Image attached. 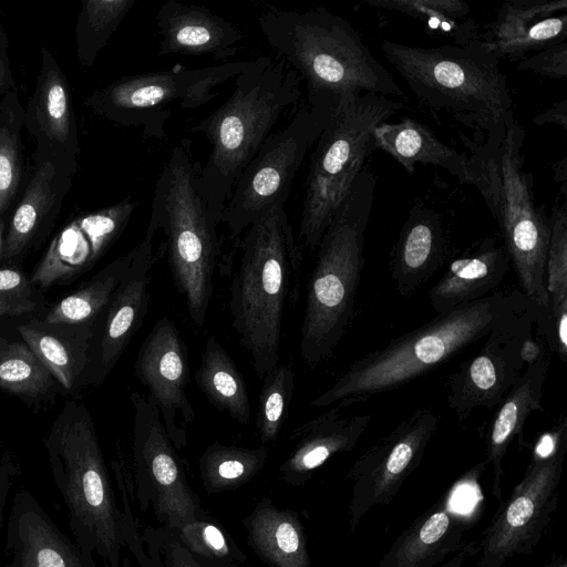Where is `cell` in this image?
I'll return each mask as SVG.
<instances>
[{"mask_svg": "<svg viewBox=\"0 0 567 567\" xmlns=\"http://www.w3.org/2000/svg\"><path fill=\"white\" fill-rule=\"evenodd\" d=\"M550 363V351L545 349L539 358L526 365L524 372L507 391L487 430L489 458L498 466L511 441L520 436L528 416L543 411L542 396Z\"/></svg>", "mask_w": 567, "mask_h": 567, "instance_id": "4316f807", "label": "cell"}, {"mask_svg": "<svg viewBox=\"0 0 567 567\" xmlns=\"http://www.w3.org/2000/svg\"><path fill=\"white\" fill-rule=\"evenodd\" d=\"M245 525L250 545L270 566H309L303 532L293 513L259 504Z\"/></svg>", "mask_w": 567, "mask_h": 567, "instance_id": "83f0119b", "label": "cell"}, {"mask_svg": "<svg viewBox=\"0 0 567 567\" xmlns=\"http://www.w3.org/2000/svg\"><path fill=\"white\" fill-rule=\"evenodd\" d=\"M404 104L374 93L355 96L329 117L315 144L305 183L297 243L316 250L336 210L375 150L373 131Z\"/></svg>", "mask_w": 567, "mask_h": 567, "instance_id": "9c48e42d", "label": "cell"}, {"mask_svg": "<svg viewBox=\"0 0 567 567\" xmlns=\"http://www.w3.org/2000/svg\"><path fill=\"white\" fill-rule=\"evenodd\" d=\"M134 408L133 470L141 506L153 504L164 527L179 529L198 516V501L186 483L159 411L147 394L131 395Z\"/></svg>", "mask_w": 567, "mask_h": 567, "instance_id": "4fadbf2b", "label": "cell"}, {"mask_svg": "<svg viewBox=\"0 0 567 567\" xmlns=\"http://www.w3.org/2000/svg\"><path fill=\"white\" fill-rule=\"evenodd\" d=\"M73 173L53 162L33 164L8 213L2 258H17L52 228L72 186Z\"/></svg>", "mask_w": 567, "mask_h": 567, "instance_id": "44dd1931", "label": "cell"}, {"mask_svg": "<svg viewBox=\"0 0 567 567\" xmlns=\"http://www.w3.org/2000/svg\"><path fill=\"white\" fill-rule=\"evenodd\" d=\"M248 61H228L200 69L169 70L121 76L85 97L97 116L120 126L141 127L144 140L166 137L173 104L194 110L216 97L215 89L235 79Z\"/></svg>", "mask_w": 567, "mask_h": 567, "instance_id": "30bf717a", "label": "cell"}, {"mask_svg": "<svg viewBox=\"0 0 567 567\" xmlns=\"http://www.w3.org/2000/svg\"><path fill=\"white\" fill-rule=\"evenodd\" d=\"M262 380L256 427L266 444L275 441L282 427L293 393L295 372L290 364H278Z\"/></svg>", "mask_w": 567, "mask_h": 567, "instance_id": "8d00e7d4", "label": "cell"}, {"mask_svg": "<svg viewBox=\"0 0 567 567\" xmlns=\"http://www.w3.org/2000/svg\"><path fill=\"white\" fill-rule=\"evenodd\" d=\"M154 236L145 234L135 247L132 262L107 305L99 343L100 371L105 375L114 367L147 313L152 270L165 244L154 251Z\"/></svg>", "mask_w": 567, "mask_h": 567, "instance_id": "603a6c76", "label": "cell"}, {"mask_svg": "<svg viewBox=\"0 0 567 567\" xmlns=\"http://www.w3.org/2000/svg\"><path fill=\"white\" fill-rule=\"evenodd\" d=\"M155 21L161 37L159 56L209 55L224 63L243 49L241 30L203 6L168 0L158 9Z\"/></svg>", "mask_w": 567, "mask_h": 567, "instance_id": "7402d4cb", "label": "cell"}, {"mask_svg": "<svg viewBox=\"0 0 567 567\" xmlns=\"http://www.w3.org/2000/svg\"><path fill=\"white\" fill-rule=\"evenodd\" d=\"M29 281L14 268L0 269V316H20L34 309Z\"/></svg>", "mask_w": 567, "mask_h": 567, "instance_id": "60d3db41", "label": "cell"}, {"mask_svg": "<svg viewBox=\"0 0 567 567\" xmlns=\"http://www.w3.org/2000/svg\"><path fill=\"white\" fill-rule=\"evenodd\" d=\"M9 42L0 24V96L17 90L9 58Z\"/></svg>", "mask_w": 567, "mask_h": 567, "instance_id": "ee69618b", "label": "cell"}, {"mask_svg": "<svg viewBox=\"0 0 567 567\" xmlns=\"http://www.w3.org/2000/svg\"><path fill=\"white\" fill-rule=\"evenodd\" d=\"M535 509L534 498L530 494H524L515 498L507 508L506 524L509 528L524 526L532 517Z\"/></svg>", "mask_w": 567, "mask_h": 567, "instance_id": "7bdbcfd3", "label": "cell"}, {"mask_svg": "<svg viewBox=\"0 0 567 567\" xmlns=\"http://www.w3.org/2000/svg\"><path fill=\"white\" fill-rule=\"evenodd\" d=\"M136 0H82L75 24L76 58L91 68Z\"/></svg>", "mask_w": 567, "mask_h": 567, "instance_id": "836d02e7", "label": "cell"}, {"mask_svg": "<svg viewBox=\"0 0 567 567\" xmlns=\"http://www.w3.org/2000/svg\"><path fill=\"white\" fill-rule=\"evenodd\" d=\"M24 127L35 142L32 163L53 162L75 174L79 130L70 83L53 52L41 48L35 86L24 109Z\"/></svg>", "mask_w": 567, "mask_h": 567, "instance_id": "e0dca14e", "label": "cell"}, {"mask_svg": "<svg viewBox=\"0 0 567 567\" xmlns=\"http://www.w3.org/2000/svg\"><path fill=\"white\" fill-rule=\"evenodd\" d=\"M181 542L196 557L227 564L245 560V555L213 523L198 518L176 530Z\"/></svg>", "mask_w": 567, "mask_h": 567, "instance_id": "f35d334b", "label": "cell"}, {"mask_svg": "<svg viewBox=\"0 0 567 567\" xmlns=\"http://www.w3.org/2000/svg\"><path fill=\"white\" fill-rule=\"evenodd\" d=\"M525 130L513 123L497 158L498 203L495 213L503 246L518 279L522 293L548 322L545 265L550 237L549 217L536 205L533 175L522 155Z\"/></svg>", "mask_w": 567, "mask_h": 567, "instance_id": "8fae6325", "label": "cell"}, {"mask_svg": "<svg viewBox=\"0 0 567 567\" xmlns=\"http://www.w3.org/2000/svg\"><path fill=\"white\" fill-rule=\"evenodd\" d=\"M229 97L197 122L192 133L212 146L198 169V190L218 226L233 188L280 117L301 100V80L276 56L249 60Z\"/></svg>", "mask_w": 567, "mask_h": 567, "instance_id": "277c9868", "label": "cell"}, {"mask_svg": "<svg viewBox=\"0 0 567 567\" xmlns=\"http://www.w3.org/2000/svg\"><path fill=\"white\" fill-rule=\"evenodd\" d=\"M3 567H97L30 492L16 493L6 530Z\"/></svg>", "mask_w": 567, "mask_h": 567, "instance_id": "ffe728a7", "label": "cell"}, {"mask_svg": "<svg viewBox=\"0 0 567 567\" xmlns=\"http://www.w3.org/2000/svg\"><path fill=\"white\" fill-rule=\"evenodd\" d=\"M138 567H203L196 556L181 542L175 529H145L127 548ZM122 567H133L127 558Z\"/></svg>", "mask_w": 567, "mask_h": 567, "instance_id": "74e56055", "label": "cell"}, {"mask_svg": "<svg viewBox=\"0 0 567 567\" xmlns=\"http://www.w3.org/2000/svg\"><path fill=\"white\" fill-rule=\"evenodd\" d=\"M331 114L302 104L284 128L267 137L236 182L223 212L220 224L231 240L272 207L285 206L306 155Z\"/></svg>", "mask_w": 567, "mask_h": 567, "instance_id": "7c38bea8", "label": "cell"}, {"mask_svg": "<svg viewBox=\"0 0 567 567\" xmlns=\"http://www.w3.org/2000/svg\"><path fill=\"white\" fill-rule=\"evenodd\" d=\"M7 215L0 216V258H2L3 244L6 238Z\"/></svg>", "mask_w": 567, "mask_h": 567, "instance_id": "681fc988", "label": "cell"}, {"mask_svg": "<svg viewBox=\"0 0 567 567\" xmlns=\"http://www.w3.org/2000/svg\"><path fill=\"white\" fill-rule=\"evenodd\" d=\"M555 179L561 182V192L566 194V177H567V157L565 156L560 162L557 163V167L554 168Z\"/></svg>", "mask_w": 567, "mask_h": 567, "instance_id": "c3c4849f", "label": "cell"}, {"mask_svg": "<svg viewBox=\"0 0 567 567\" xmlns=\"http://www.w3.org/2000/svg\"><path fill=\"white\" fill-rule=\"evenodd\" d=\"M344 408L337 403L292 432L297 444L280 466L284 480L298 484L334 453L355 445L370 424L371 414L346 415Z\"/></svg>", "mask_w": 567, "mask_h": 567, "instance_id": "484cf974", "label": "cell"}, {"mask_svg": "<svg viewBox=\"0 0 567 567\" xmlns=\"http://www.w3.org/2000/svg\"><path fill=\"white\" fill-rule=\"evenodd\" d=\"M14 472V468L9 464L2 465L0 467V533L4 524V509L7 506Z\"/></svg>", "mask_w": 567, "mask_h": 567, "instance_id": "7dc6e473", "label": "cell"}, {"mask_svg": "<svg viewBox=\"0 0 567 567\" xmlns=\"http://www.w3.org/2000/svg\"><path fill=\"white\" fill-rule=\"evenodd\" d=\"M533 305L520 290L495 291L458 306L392 339L354 361L309 404L326 408L361 402L400 388L483 340L493 329Z\"/></svg>", "mask_w": 567, "mask_h": 567, "instance_id": "3957f363", "label": "cell"}, {"mask_svg": "<svg viewBox=\"0 0 567 567\" xmlns=\"http://www.w3.org/2000/svg\"><path fill=\"white\" fill-rule=\"evenodd\" d=\"M134 370L155 402L173 445L185 447V425L195 420V411L186 393L188 354L179 330L168 317L158 319L143 340Z\"/></svg>", "mask_w": 567, "mask_h": 567, "instance_id": "9a60e30c", "label": "cell"}, {"mask_svg": "<svg viewBox=\"0 0 567 567\" xmlns=\"http://www.w3.org/2000/svg\"><path fill=\"white\" fill-rule=\"evenodd\" d=\"M374 190L365 164L317 247L300 331V354L311 370L332 357L355 316Z\"/></svg>", "mask_w": 567, "mask_h": 567, "instance_id": "8992f818", "label": "cell"}, {"mask_svg": "<svg viewBox=\"0 0 567 567\" xmlns=\"http://www.w3.org/2000/svg\"><path fill=\"white\" fill-rule=\"evenodd\" d=\"M194 380L206 399L234 421H250L246 382L237 365L219 341L210 336L205 342Z\"/></svg>", "mask_w": 567, "mask_h": 567, "instance_id": "f546056e", "label": "cell"}, {"mask_svg": "<svg viewBox=\"0 0 567 567\" xmlns=\"http://www.w3.org/2000/svg\"><path fill=\"white\" fill-rule=\"evenodd\" d=\"M381 50L425 111L472 131L471 155L497 176L501 146L516 122L499 60L478 41L429 48L384 41Z\"/></svg>", "mask_w": 567, "mask_h": 567, "instance_id": "6da1fadb", "label": "cell"}, {"mask_svg": "<svg viewBox=\"0 0 567 567\" xmlns=\"http://www.w3.org/2000/svg\"><path fill=\"white\" fill-rule=\"evenodd\" d=\"M52 374L32 350L21 342L0 341V388L16 394H44Z\"/></svg>", "mask_w": 567, "mask_h": 567, "instance_id": "d590c367", "label": "cell"}, {"mask_svg": "<svg viewBox=\"0 0 567 567\" xmlns=\"http://www.w3.org/2000/svg\"><path fill=\"white\" fill-rule=\"evenodd\" d=\"M375 150L392 156L413 174L416 164L446 169L461 183L475 186L492 215L498 203V174L492 176L473 155L462 153L442 142L426 125L402 116L399 122H382L373 131Z\"/></svg>", "mask_w": 567, "mask_h": 567, "instance_id": "ac0fdd59", "label": "cell"}, {"mask_svg": "<svg viewBox=\"0 0 567 567\" xmlns=\"http://www.w3.org/2000/svg\"><path fill=\"white\" fill-rule=\"evenodd\" d=\"M536 125L555 124L567 131V99L553 104L544 112L537 114L534 120Z\"/></svg>", "mask_w": 567, "mask_h": 567, "instance_id": "bcb514c9", "label": "cell"}, {"mask_svg": "<svg viewBox=\"0 0 567 567\" xmlns=\"http://www.w3.org/2000/svg\"><path fill=\"white\" fill-rule=\"evenodd\" d=\"M45 446L53 481L68 511L75 543L104 567H121V555L140 535L126 491L116 504L92 419L84 406L69 404Z\"/></svg>", "mask_w": 567, "mask_h": 567, "instance_id": "5b68a950", "label": "cell"}, {"mask_svg": "<svg viewBox=\"0 0 567 567\" xmlns=\"http://www.w3.org/2000/svg\"><path fill=\"white\" fill-rule=\"evenodd\" d=\"M447 251L441 216L415 205L408 215L391 251V281L402 298L412 297L443 265Z\"/></svg>", "mask_w": 567, "mask_h": 567, "instance_id": "cb8c5ba5", "label": "cell"}, {"mask_svg": "<svg viewBox=\"0 0 567 567\" xmlns=\"http://www.w3.org/2000/svg\"><path fill=\"white\" fill-rule=\"evenodd\" d=\"M365 3L412 17L424 24L427 34L450 39V43L465 45L478 41V27L464 0H368Z\"/></svg>", "mask_w": 567, "mask_h": 567, "instance_id": "4dcf8cb0", "label": "cell"}, {"mask_svg": "<svg viewBox=\"0 0 567 567\" xmlns=\"http://www.w3.org/2000/svg\"><path fill=\"white\" fill-rule=\"evenodd\" d=\"M243 235L240 259L230 284L229 312L254 371L264 379L279 364L285 301L303 251L284 205L272 207Z\"/></svg>", "mask_w": 567, "mask_h": 567, "instance_id": "52a82bcc", "label": "cell"}, {"mask_svg": "<svg viewBox=\"0 0 567 567\" xmlns=\"http://www.w3.org/2000/svg\"><path fill=\"white\" fill-rule=\"evenodd\" d=\"M517 69L554 80H566L567 41L528 55L517 63Z\"/></svg>", "mask_w": 567, "mask_h": 567, "instance_id": "b9f144b4", "label": "cell"}, {"mask_svg": "<svg viewBox=\"0 0 567 567\" xmlns=\"http://www.w3.org/2000/svg\"><path fill=\"white\" fill-rule=\"evenodd\" d=\"M134 249L110 264L86 287L63 298L49 312V323L78 324L93 320L110 303L114 291L126 274Z\"/></svg>", "mask_w": 567, "mask_h": 567, "instance_id": "d6a6232c", "label": "cell"}, {"mask_svg": "<svg viewBox=\"0 0 567 567\" xmlns=\"http://www.w3.org/2000/svg\"><path fill=\"white\" fill-rule=\"evenodd\" d=\"M268 45L306 84L307 104L333 113L365 93L404 97L393 75L343 17L323 8L269 7L258 18Z\"/></svg>", "mask_w": 567, "mask_h": 567, "instance_id": "7a4b0ae2", "label": "cell"}, {"mask_svg": "<svg viewBox=\"0 0 567 567\" xmlns=\"http://www.w3.org/2000/svg\"><path fill=\"white\" fill-rule=\"evenodd\" d=\"M136 208L131 196L72 216L51 238L31 284L41 289L70 280L92 268L120 237Z\"/></svg>", "mask_w": 567, "mask_h": 567, "instance_id": "2e32d148", "label": "cell"}, {"mask_svg": "<svg viewBox=\"0 0 567 567\" xmlns=\"http://www.w3.org/2000/svg\"><path fill=\"white\" fill-rule=\"evenodd\" d=\"M199 164L183 138L169 154L155 183L146 234L162 229L165 251L192 322L203 326L209 309L214 272L220 255L218 225L198 190Z\"/></svg>", "mask_w": 567, "mask_h": 567, "instance_id": "ba28073f", "label": "cell"}, {"mask_svg": "<svg viewBox=\"0 0 567 567\" xmlns=\"http://www.w3.org/2000/svg\"><path fill=\"white\" fill-rule=\"evenodd\" d=\"M550 237L545 265L548 322L542 337L550 352L567 360V209L564 202L549 217Z\"/></svg>", "mask_w": 567, "mask_h": 567, "instance_id": "f1b7e54d", "label": "cell"}, {"mask_svg": "<svg viewBox=\"0 0 567 567\" xmlns=\"http://www.w3.org/2000/svg\"><path fill=\"white\" fill-rule=\"evenodd\" d=\"M23 127L24 107L14 90L0 100V216L9 213L23 185Z\"/></svg>", "mask_w": 567, "mask_h": 567, "instance_id": "1f68e13d", "label": "cell"}, {"mask_svg": "<svg viewBox=\"0 0 567 567\" xmlns=\"http://www.w3.org/2000/svg\"><path fill=\"white\" fill-rule=\"evenodd\" d=\"M203 567H240L236 564L218 563L196 557Z\"/></svg>", "mask_w": 567, "mask_h": 567, "instance_id": "f907efd6", "label": "cell"}, {"mask_svg": "<svg viewBox=\"0 0 567 567\" xmlns=\"http://www.w3.org/2000/svg\"><path fill=\"white\" fill-rule=\"evenodd\" d=\"M509 267L503 244L485 237L449 264L429 292L430 305L441 313L483 299L504 280Z\"/></svg>", "mask_w": 567, "mask_h": 567, "instance_id": "d4e9b609", "label": "cell"}, {"mask_svg": "<svg viewBox=\"0 0 567 567\" xmlns=\"http://www.w3.org/2000/svg\"><path fill=\"white\" fill-rule=\"evenodd\" d=\"M19 331L24 343L65 389L74 383L72 358L64 343L54 336L41 332L28 326H20Z\"/></svg>", "mask_w": 567, "mask_h": 567, "instance_id": "ab89813d", "label": "cell"}, {"mask_svg": "<svg viewBox=\"0 0 567 567\" xmlns=\"http://www.w3.org/2000/svg\"><path fill=\"white\" fill-rule=\"evenodd\" d=\"M567 40V0H508L480 31V44L499 61H520Z\"/></svg>", "mask_w": 567, "mask_h": 567, "instance_id": "d6986e66", "label": "cell"}, {"mask_svg": "<svg viewBox=\"0 0 567 567\" xmlns=\"http://www.w3.org/2000/svg\"><path fill=\"white\" fill-rule=\"evenodd\" d=\"M546 317L534 305L493 329L477 353L446 380V401L458 421L477 408L495 409L526 368L522 349Z\"/></svg>", "mask_w": 567, "mask_h": 567, "instance_id": "5bb4252c", "label": "cell"}, {"mask_svg": "<svg viewBox=\"0 0 567 567\" xmlns=\"http://www.w3.org/2000/svg\"><path fill=\"white\" fill-rule=\"evenodd\" d=\"M449 524V516L444 512L433 514L421 527L420 540L423 544H434L444 535Z\"/></svg>", "mask_w": 567, "mask_h": 567, "instance_id": "f6af8a7d", "label": "cell"}, {"mask_svg": "<svg viewBox=\"0 0 567 567\" xmlns=\"http://www.w3.org/2000/svg\"><path fill=\"white\" fill-rule=\"evenodd\" d=\"M268 456L266 447H243L213 443L203 452L199 470L209 492L241 485L262 468Z\"/></svg>", "mask_w": 567, "mask_h": 567, "instance_id": "e575fe53", "label": "cell"}]
</instances>
